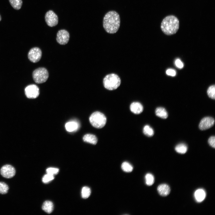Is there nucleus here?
<instances>
[{"instance_id": "nucleus-1", "label": "nucleus", "mask_w": 215, "mask_h": 215, "mask_svg": "<svg viewBox=\"0 0 215 215\" xmlns=\"http://www.w3.org/2000/svg\"><path fill=\"white\" fill-rule=\"evenodd\" d=\"M120 24L119 15L116 11L111 10L105 15L103 21V27L108 33H116L119 29Z\"/></svg>"}, {"instance_id": "nucleus-2", "label": "nucleus", "mask_w": 215, "mask_h": 215, "mask_svg": "<svg viewBox=\"0 0 215 215\" xmlns=\"http://www.w3.org/2000/svg\"><path fill=\"white\" fill-rule=\"evenodd\" d=\"M160 27L162 31L165 34L173 35L176 33L179 30V21L174 16H168L163 19Z\"/></svg>"}, {"instance_id": "nucleus-3", "label": "nucleus", "mask_w": 215, "mask_h": 215, "mask_svg": "<svg viewBox=\"0 0 215 215\" xmlns=\"http://www.w3.org/2000/svg\"><path fill=\"white\" fill-rule=\"evenodd\" d=\"M121 80L119 76L114 73L107 75L103 80V84L105 87L109 90H113L119 87Z\"/></svg>"}, {"instance_id": "nucleus-4", "label": "nucleus", "mask_w": 215, "mask_h": 215, "mask_svg": "<svg viewBox=\"0 0 215 215\" xmlns=\"http://www.w3.org/2000/svg\"><path fill=\"white\" fill-rule=\"evenodd\" d=\"M89 121L91 125L94 127L101 128L105 125L107 119L103 113L99 111H96L90 115Z\"/></svg>"}, {"instance_id": "nucleus-5", "label": "nucleus", "mask_w": 215, "mask_h": 215, "mask_svg": "<svg viewBox=\"0 0 215 215\" xmlns=\"http://www.w3.org/2000/svg\"><path fill=\"white\" fill-rule=\"evenodd\" d=\"M32 76L34 82L37 84L45 82L47 79L49 74L47 70L44 67H39L33 72Z\"/></svg>"}, {"instance_id": "nucleus-6", "label": "nucleus", "mask_w": 215, "mask_h": 215, "mask_svg": "<svg viewBox=\"0 0 215 215\" xmlns=\"http://www.w3.org/2000/svg\"><path fill=\"white\" fill-rule=\"evenodd\" d=\"M24 92L26 97L29 99H35L39 94L38 87L36 85L31 84L27 86L25 88Z\"/></svg>"}, {"instance_id": "nucleus-7", "label": "nucleus", "mask_w": 215, "mask_h": 215, "mask_svg": "<svg viewBox=\"0 0 215 215\" xmlns=\"http://www.w3.org/2000/svg\"><path fill=\"white\" fill-rule=\"evenodd\" d=\"M45 19L47 24L50 27L55 26L58 24V17L52 10H49L46 13Z\"/></svg>"}, {"instance_id": "nucleus-8", "label": "nucleus", "mask_w": 215, "mask_h": 215, "mask_svg": "<svg viewBox=\"0 0 215 215\" xmlns=\"http://www.w3.org/2000/svg\"><path fill=\"white\" fill-rule=\"evenodd\" d=\"M42 56L41 50L38 47L32 48L29 50L28 54L29 59L31 62L36 63L41 59Z\"/></svg>"}, {"instance_id": "nucleus-9", "label": "nucleus", "mask_w": 215, "mask_h": 215, "mask_svg": "<svg viewBox=\"0 0 215 215\" xmlns=\"http://www.w3.org/2000/svg\"><path fill=\"white\" fill-rule=\"evenodd\" d=\"M1 175L6 178H11L16 174V170L13 167L9 165H6L3 166L0 170Z\"/></svg>"}, {"instance_id": "nucleus-10", "label": "nucleus", "mask_w": 215, "mask_h": 215, "mask_svg": "<svg viewBox=\"0 0 215 215\" xmlns=\"http://www.w3.org/2000/svg\"><path fill=\"white\" fill-rule=\"evenodd\" d=\"M70 34L66 30L63 29L59 30L57 33L56 40L59 44L65 45L69 41Z\"/></svg>"}, {"instance_id": "nucleus-11", "label": "nucleus", "mask_w": 215, "mask_h": 215, "mask_svg": "<svg viewBox=\"0 0 215 215\" xmlns=\"http://www.w3.org/2000/svg\"><path fill=\"white\" fill-rule=\"evenodd\" d=\"M214 123V119L213 118L205 117L201 120L199 124V128L201 130H205L212 127Z\"/></svg>"}, {"instance_id": "nucleus-12", "label": "nucleus", "mask_w": 215, "mask_h": 215, "mask_svg": "<svg viewBox=\"0 0 215 215\" xmlns=\"http://www.w3.org/2000/svg\"><path fill=\"white\" fill-rule=\"evenodd\" d=\"M131 111L135 114H139L143 111V108L142 105L139 102H134L132 103L130 106Z\"/></svg>"}, {"instance_id": "nucleus-13", "label": "nucleus", "mask_w": 215, "mask_h": 215, "mask_svg": "<svg viewBox=\"0 0 215 215\" xmlns=\"http://www.w3.org/2000/svg\"><path fill=\"white\" fill-rule=\"evenodd\" d=\"M157 191L160 195L165 196H168L170 192L169 186L166 184H162L159 185L157 188Z\"/></svg>"}, {"instance_id": "nucleus-14", "label": "nucleus", "mask_w": 215, "mask_h": 215, "mask_svg": "<svg viewBox=\"0 0 215 215\" xmlns=\"http://www.w3.org/2000/svg\"><path fill=\"white\" fill-rule=\"evenodd\" d=\"M194 197L197 202H201L205 199L206 197V193L203 189H198L194 192Z\"/></svg>"}, {"instance_id": "nucleus-15", "label": "nucleus", "mask_w": 215, "mask_h": 215, "mask_svg": "<svg viewBox=\"0 0 215 215\" xmlns=\"http://www.w3.org/2000/svg\"><path fill=\"white\" fill-rule=\"evenodd\" d=\"M83 141L86 142L96 145L98 141L96 137L94 135L87 134L85 135L83 138Z\"/></svg>"}, {"instance_id": "nucleus-16", "label": "nucleus", "mask_w": 215, "mask_h": 215, "mask_svg": "<svg viewBox=\"0 0 215 215\" xmlns=\"http://www.w3.org/2000/svg\"><path fill=\"white\" fill-rule=\"evenodd\" d=\"M79 125L75 121H70L67 122L65 125L66 130L69 132L76 131L78 128Z\"/></svg>"}, {"instance_id": "nucleus-17", "label": "nucleus", "mask_w": 215, "mask_h": 215, "mask_svg": "<svg viewBox=\"0 0 215 215\" xmlns=\"http://www.w3.org/2000/svg\"><path fill=\"white\" fill-rule=\"evenodd\" d=\"M42 208L44 211L47 213L50 214L53 210V204L50 201H46L44 202L42 207Z\"/></svg>"}, {"instance_id": "nucleus-18", "label": "nucleus", "mask_w": 215, "mask_h": 215, "mask_svg": "<svg viewBox=\"0 0 215 215\" xmlns=\"http://www.w3.org/2000/svg\"><path fill=\"white\" fill-rule=\"evenodd\" d=\"M156 115L162 119H165L168 116V113L165 109L161 107L157 108L155 110Z\"/></svg>"}, {"instance_id": "nucleus-19", "label": "nucleus", "mask_w": 215, "mask_h": 215, "mask_svg": "<svg viewBox=\"0 0 215 215\" xmlns=\"http://www.w3.org/2000/svg\"><path fill=\"white\" fill-rule=\"evenodd\" d=\"M175 150L176 152L179 153L184 154L187 151V147L184 144H179L175 147Z\"/></svg>"}, {"instance_id": "nucleus-20", "label": "nucleus", "mask_w": 215, "mask_h": 215, "mask_svg": "<svg viewBox=\"0 0 215 215\" xmlns=\"http://www.w3.org/2000/svg\"><path fill=\"white\" fill-rule=\"evenodd\" d=\"M9 1L11 6L15 10H19L21 8L22 4V0H9Z\"/></svg>"}, {"instance_id": "nucleus-21", "label": "nucleus", "mask_w": 215, "mask_h": 215, "mask_svg": "<svg viewBox=\"0 0 215 215\" xmlns=\"http://www.w3.org/2000/svg\"><path fill=\"white\" fill-rule=\"evenodd\" d=\"M143 132L147 136L150 137L154 134L153 129L149 125H146L143 129Z\"/></svg>"}, {"instance_id": "nucleus-22", "label": "nucleus", "mask_w": 215, "mask_h": 215, "mask_svg": "<svg viewBox=\"0 0 215 215\" xmlns=\"http://www.w3.org/2000/svg\"><path fill=\"white\" fill-rule=\"evenodd\" d=\"M121 168L124 171L127 172H131L133 169L132 166L127 162H125L122 164Z\"/></svg>"}, {"instance_id": "nucleus-23", "label": "nucleus", "mask_w": 215, "mask_h": 215, "mask_svg": "<svg viewBox=\"0 0 215 215\" xmlns=\"http://www.w3.org/2000/svg\"><path fill=\"white\" fill-rule=\"evenodd\" d=\"M146 184L148 186L152 185L154 182V178L153 175L150 173H147L145 176Z\"/></svg>"}, {"instance_id": "nucleus-24", "label": "nucleus", "mask_w": 215, "mask_h": 215, "mask_svg": "<svg viewBox=\"0 0 215 215\" xmlns=\"http://www.w3.org/2000/svg\"><path fill=\"white\" fill-rule=\"evenodd\" d=\"M91 190L87 186L84 187L82 189L81 194L82 198L86 199L90 195Z\"/></svg>"}, {"instance_id": "nucleus-25", "label": "nucleus", "mask_w": 215, "mask_h": 215, "mask_svg": "<svg viewBox=\"0 0 215 215\" xmlns=\"http://www.w3.org/2000/svg\"><path fill=\"white\" fill-rule=\"evenodd\" d=\"M207 93L208 96L212 99H215V86L214 85L210 86L208 89Z\"/></svg>"}, {"instance_id": "nucleus-26", "label": "nucleus", "mask_w": 215, "mask_h": 215, "mask_svg": "<svg viewBox=\"0 0 215 215\" xmlns=\"http://www.w3.org/2000/svg\"><path fill=\"white\" fill-rule=\"evenodd\" d=\"M9 188L8 185L5 183L0 182V194H5L8 192Z\"/></svg>"}, {"instance_id": "nucleus-27", "label": "nucleus", "mask_w": 215, "mask_h": 215, "mask_svg": "<svg viewBox=\"0 0 215 215\" xmlns=\"http://www.w3.org/2000/svg\"><path fill=\"white\" fill-rule=\"evenodd\" d=\"M54 176L47 173L42 178V181L44 183H47L53 180Z\"/></svg>"}, {"instance_id": "nucleus-28", "label": "nucleus", "mask_w": 215, "mask_h": 215, "mask_svg": "<svg viewBox=\"0 0 215 215\" xmlns=\"http://www.w3.org/2000/svg\"><path fill=\"white\" fill-rule=\"evenodd\" d=\"M59 171V170L57 168H50L47 169L46 170L47 173L54 176L57 174Z\"/></svg>"}, {"instance_id": "nucleus-29", "label": "nucleus", "mask_w": 215, "mask_h": 215, "mask_svg": "<svg viewBox=\"0 0 215 215\" xmlns=\"http://www.w3.org/2000/svg\"><path fill=\"white\" fill-rule=\"evenodd\" d=\"M208 143L212 147L215 148V137L214 136H212L208 139Z\"/></svg>"}, {"instance_id": "nucleus-30", "label": "nucleus", "mask_w": 215, "mask_h": 215, "mask_svg": "<svg viewBox=\"0 0 215 215\" xmlns=\"http://www.w3.org/2000/svg\"><path fill=\"white\" fill-rule=\"evenodd\" d=\"M175 64L178 68L181 69L183 67V64L179 59H177L175 61Z\"/></svg>"}, {"instance_id": "nucleus-31", "label": "nucleus", "mask_w": 215, "mask_h": 215, "mask_svg": "<svg viewBox=\"0 0 215 215\" xmlns=\"http://www.w3.org/2000/svg\"><path fill=\"white\" fill-rule=\"evenodd\" d=\"M166 73L167 75L173 76H175L176 74L175 71L171 69H168L166 71Z\"/></svg>"}, {"instance_id": "nucleus-32", "label": "nucleus", "mask_w": 215, "mask_h": 215, "mask_svg": "<svg viewBox=\"0 0 215 215\" xmlns=\"http://www.w3.org/2000/svg\"><path fill=\"white\" fill-rule=\"evenodd\" d=\"M1 16H0V21H1Z\"/></svg>"}]
</instances>
